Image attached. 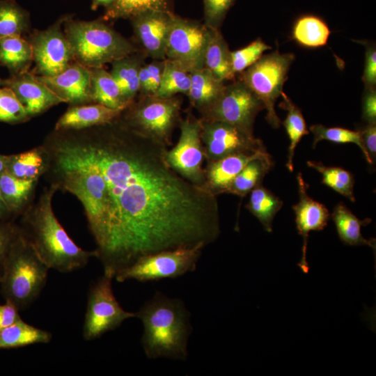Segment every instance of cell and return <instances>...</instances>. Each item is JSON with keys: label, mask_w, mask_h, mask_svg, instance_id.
I'll use <instances>...</instances> for the list:
<instances>
[{"label": "cell", "mask_w": 376, "mask_h": 376, "mask_svg": "<svg viewBox=\"0 0 376 376\" xmlns=\"http://www.w3.org/2000/svg\"><path fill=\"white\" fill-rule=\"evenodd\" d=\"M63 24L75 61L88 68L103 67L141 50L102 19L81 21L69 15Z\"/></svg>", "instance_id": "obj_5"}, {"label": "cell", "mask_w": 376, "mask_h": 376, "mask_svg": "<svg viewBox=\"0 0 376 376\" xmlns=\"http://www.w3.org/2000/svg\"><path fill=\"white\" fill-rule=\"evenodd\" d=\"M171 0H116L105 9L102 19H130L150 10L171 11ZM172 12V11H171Z\"/></svg>", "instance_id": "obj_35"}, {"label": "cell", "mask_w": 376, "mask_h": 376, "mask_svg": "<svg viewBox=\"0 0 376 376\" xmlns=\"http://www.w3.org/2000/svg\"><path fill=\"white\" fill-rule=\"evenodd\" d=\"M165 60H152L150 63H146V67L150 79V90L152 95L157 93L163 74Z\"/></svg>", "instance_id": "obj_46"}, {"label": "cell", "mask_w": 376, "mask_h": 376, "mask_svg": "<svg viewBox=\"0 0 376 376\" xmlns=\"http://www.w3.org/2000/svg\"><path fill=\"white\" fill-rule=\"evenodd\" d=\"M36 180L18 178L7 171L0 176V193L9 212H18L29 201Z\"/></svg>", "instance_id": "obj_32"}, {"label": "cell", "mask_w": 376, "mask_h": 376, "mask_svg": "<svg viewBox=\"0 0 376 376\" xmlns=\"http://www.w3.org/2000/svg\"><path fill=\"white\" fill-rule=\"evenodd\" d=\"M48 151L42 147L8 156L6 171L24 180H36L42 174L48 163Z\"/></svg>", "instance_id": "obj_28"}, {"label": "cell", "mask_w": 376, "mask_h": 376, "mask_svg": "<svg viewBox=\"0 0 376 376\" xmlns=\"http://www.w3.org/2000/svg\"><path fill=\"white\" fill-rule=\"evenodd\" d=\"M295 59L292 53L275 51L263 55L242 73L240 79L260 100L266 109V120L273 127L281 121L275 111V102L283 92L290 65Z\"/></svg>", "instance_id": "obj_7"}, {"label": "cell", "mask_w": 376, "mask_h": 376, "mask_svg": "<svg viewBox=\"0 0 376 376\" xmlns=\"http://www.w3.org/2000/svg\"><path fill=\"white\" fill-rule=\"evenodd\" d=\"M167 147L119 117L88 136L58 143L53 170L81 203L104 274L113 277L139 258L203 246L220 234L217 196L174 171Z\"/></svg>", "instance_id": "obj_1"}, {"label": "cell", "mask_w": 376, "mask_h": 376, "mask_svg": "<svg viewBox=\"0 0 376 376\" xmlns=\"http://www.w3.org/2000/svg\"><path fill=\"white\" fill-rule=\"evenodd\" d=\"M299 200L292 206L298 233L303 238L301 258L297 265L304 273H308L309 266L306 260L308 234L313 230H322L330 219V213L325 205L311 198L307 192L308 185L301 173L297 176Z\"/></svg>", "instance_id": "obj_16"}, {"label": "cell", "mask_w": 376, "mask_h": 376, "mask_svg": "<svg viewBox=\"0 0 376 376\" xmlns=\"http://www.w3.org/2000/svg\"><path fill=\"white\" fill-rule=\"evenodd\" d=\"M29 119L13 91L5 86L0 87V122L15 124Z\"/></svg>", "instance_id": "obj_40"}, {"label": "cell", "mask_w": 376, "mask_h": 376, "mask_svg": "<svg viewBox=\"0 0 376 376\" xmlns=\"http://www.w3.org/2000/svg\"><path fill=\"white\" fill-rule=\"evenodd\" d=\"M19 233V228L10 224L0 222V278L9 249Z\"/></svg>", "instance_id": "obj_42"}, {"label": "cell", "mask_w": 376, "mask_h": 376, "mask_svg": "<svg viewBox=\"0 0 376 376\" xmlns=\"http://www.w3.org/2000/svg\"><path fill=\"white\" fill-rule=\"evenodd\" d=\"M49 269L19 229L0 278L1 295L19 311L26 308L40 295Z\"/></svg>", "instance_id": "obj_4"}, {"label": "cell", "mask_w": 376, "mask_h": 376, "mask_svg": "<svg viewBox=\"0 0 376 376\" xmlns=\"http://www.w3.org/2000/svg\"><path fill=\"white\" fill-rule=\"evenodd\" d=\"M135 314L143 324L141 343L148 359H187L192 327L182 300L157 291Z\"/></svg>", "instance_id": "obj_3"}, {"label": "cell", "mask_w": 376, "mask_h": 376, "mask_svg": "<svg viewBox=\"0 0 376 376\" xmlns=\"http://www.w3.org/2000/svg\"><path fill=\"white\" fill-rule=\"evenodd\" d=\"M331 31L320 18L306 15L298 19L292 29L293 39L301 46L315 48L325 45Z\"/></svg>", "instance_id": "obj_33"}, {"label": "cell", "mask_w": 376, "mask_h": 376, "mask_svg": "<svg viewBox=\"0 0 376 376\" xmlns=\"http://www.w3.org/2000/svg\"><path fill=\"white\" fill-rule=\"evenodd\" d=\"M52 334L27 324L20 318L0 330V349H11L38 343H48Z\"/></svg>", "instance_id": "obj_27"}, {"label": "cell", "mask_w": 376, "mask_h": 376, "mask_svg": "<svg viewBox=\"0 0 376 376\" xmlns=\"http://www.w3.org/2000/svg\"><path fill=\"white\" fill-rule=\"evenodd\" d=\"M191 84L187 96L191 105L201 113L219 97L225 84L206 68L190 72Z\"/></svg>", "instance_id": "obj_24"}, {"label": "cell", "mask_w": 376, "mask_h": 376, "mask_svg": "<svg viewBox=\"0 0 376 376\" xmlns=\"http://www.w3.org/2000/svg\"><path fill=\"white\" fill-rule=\"evenodd\" d=\"M36 77L70 106L93 102L91 68L77 61L56 75Z\"/></svg>", "instance_id": "obj_17"}, {"label": "cell", "mask_w": 376, "mask_h": 376, "mask_svg": "<svg viewBox=\"0 0 376 376\" xmlns=\"http://www.w3.org/2000/svg\"><path fill=\"white\" fill-rule=\"evenodd\" d=\"M173 15L171 11L150 10L130 19L139 49L152 60L166 59Z\"/></svg>", "instance_id": "obj_15"}, {"label": "cell", "mask_w": 376, "mask_h": 376, "mask_svg": "<svg viewBox=\"0 0 376 376\" xmlns=\"http://www.w3.org/2000/svg\"><path fill=\"white\" fill-rule=\"evenodd\" d=\"M113 277L103 274L91 287L83 327L86 340H93L118 327L135 313L125 311L112 289Z\"/></svg>", "instance_id": "obj_9"}, {"label": "cell", "mask_w": 376, "mask_h": 376, "mask_svg": "<svg viewBox=\"0 0 376 376\" xmlns=\"http://www.w3.org/2000/svg\"><path fill=\"white\" fill-rule=\"evenodd\" d=\"M5 83V79L0 78V87L3 86Z\"/></svg>", "instance_id": "obj_51"}, {"label": "cell", "mask_w": 376, "mask_h": 376, "mask_svg": "<svg viewBox=\"0 0 376 376\" xmlns=\"http://www.w3.org/2000/svg\"><path fill=\"white\" fill-rule=\"evenodd\" d=\"M57 189L54 184L43 192L36 205L24 215L19 229L49 269L68 273L85 267L96 252L78 246L58 221L52 205Z\"/></svg>", "instance_id": "obj_2"}, {"label": "cell", "mask_w": 376, "mask_h": 376, "mask_svg": "<svg viewBox=\"0 0 376 376\" xmlns=\"http://www.w3.org/2000/svg\"><path fill=\"white\" fill-rule=\"evenodd\" d=\"M235 0H203L205 25L219 29Z\"/></svg>", "instance_id": "obj_41"}, {"label": "cell", "mask_w": 376, "mask_h": 376, "mask_svg": "<svg viewBox=\"0 0 376 376\" xmlns=\"http://www.w3.org/2000/svg\"><path fill=\"white\" fill-rule=\"evenodd\" d=\"M272 49L260 39H257L248 45L231 52V67L233 73L236 75L242 73L249 67L256 63L263 53Z\"/></svg>", "instance_id": "obj_39"}, {"label": "cell", "mask_w": 376, "mask_h": 376, "mask_svg": "<svg viewBox=\"0 0 376 376\" xmlns=\"http://www.w3.org/2000/svg\"><path fill=\"white\" fill-rule=\"evenodd\" d=\"M203 249L201 246L178 248L142 256L118 271L114 279L118 282H147L181 276L196 269Z\"/></svg>", "instance_id": "obj_8"}, {"label": "cell", "mask_w": 376, "mask_h": 376, "mask_svg": "<svg viewBox=\"0 0 376 376\" xmlns=\"http://www.w3.org/2000/svg\"><path fill=\"white\" fill-rule=\"evenodd\" d=\"M8 156L0 155V176L6 171Z\"/></svg>", "instance_id": "obj_50"}, {"label": "cell", "mask_w": 376, "mask_h": 376, "mask_svg": "<svg viewBox=\"0 0 376 376\" xmlns=\"http://www.w3.org/2000/svg\"><path fill=\"white\" fill-rule=\"evenodd\" d=\"M365 65L362 80L365 88H374L376 85V49L373 45H366Z\"/></svg>", "instance_id": "obj_43"}, {"label": "cell", "mask_w": 376, "mask_h": 376, "mask_svg": "<svg viewBox=\"0 0 376 376\" xmlns=\"http://www.w3.org/2000/svg\"><path fill=\"white\" fill-rule=\"evenodd\" d=\"M283 205L280 198L260 185L250 191L246 208L258 219L267 232L271 233L274 217Z\"/></svg>", "instance_id": "obj_30"}, {"label": "cell", "mask_w": 376, "mask_h": 376, "mask_svg": "<svg viewBox=\"0 0 376 376\" xmlns=\"http://www.w3.org/2000/svg\"><path fill=\"white\" fill-rule=\"evenodd\" d=\"M182 101L175 96H140L123 111L120 118L131 129L169 146L180 121Z\"/></svg>", "instance_id": "obj_6"}, {"label": "cell", "mask_w": 376, "mask_h": 376, "mask_svg": "<svg viewBox=\"0 0 376 376\" xmlns=\"http://www.w3.org/2000/svg\"><path fill=\"white\" fill-rule=\"evenodd\" d=\"M91 71L93 102L120 111L129 107L110 72L103 67L91 68Z\"/></svg>", "instance_id": "obj_26"}, {"label": "cell", "mask_w": 376, "mask_h": 376, "mask_svg": "<svg viewBox=\"0 0 376 376\" xmlns=\"http://www.w3.org/2000/svg\"><path fill=\"white\" fill-rule=\"evenodd\" d=\"M308 167L318 171L322 177V182L335 191L355 202L353 175L340 167L327 166L321 162L308 161Z\"/></svg>", "instance_id": "obj_37"}, {"label": "cell", "mask_w": 376, "mask_h": 376, "mask_svg": "<svg viewBox=\"0 0 376 376\" xmlns=\"http://www.w3.org/2000/svg\"><path fill=\"white\" fill-rule=\"evenodd\" d=\"M147 57L142 50H139L111 63L110 73L128 106L134 101L139 92V70Z\"/></svg>", "instance_id": "obj_21"}, {"label": "cell", "mask_w": 376, "mask_h": 376, "mask_svg": "<svg viewBox=\"0 0 376 376\" xmlns=\"http://www.w3.org/2000/svg\"><path fill=\"white\" fill-rule=\"evenodd\" d=\"M19 310L10 302L0 304V330L21 318Z\"/></svg>", "instance_id": "obj_47"}, {"label": "cell", "mask_w": 376, "mask_h": 376, "mask_svg": "<svg viewBox=\"0 0 376 376\" xmlns=\"http://www.w3.org/2000/svg\"><path fill=\"white\" fill-rule=\"evenodd\" d=\"M10 212L3 202L1 193H0V219H2L4 218L6 214Z\"/></svg>", "instance_id": "obj_49"}, {"label": "cell", "mask_w": 376, "mask_h": 376, "mask_svg": "<svg viewBox=\"0 0 376 376\" xmlns=\"http://www.w3.org/2000/svg\"><path fill=\"white\" fill-rule=\"evenodd\" d=\"M4 86L13 91L30 118L64 102L29 70L11 75Z\"/></svg>", "instance_id": "obj_18"}, {"label": "cell", "mask_w": 376, "mask_h": 376, "mask_svg": "<svg viewBox=\"0 0 376 376\" xmlns=\"http://www.w3.org/2000/svg\"><path fill=\"white\" fill-rule=\"evenodd\" d=\"M180 137L176 145L167 150L166 159L171 167L190 182L204 187L205 159V150L201 141V120L187 115L179 123Z\"/></svg>", "instance_id": "obj_13"}, {"label": "cell", "mask_w": 376, "mask_h": 376, "mask_svg": "<svg viewBox=\"0 0 376 376\" xmlns=\"http://www.w3.org/2000/svg\"><path fill=\"white\" fill-rule=\"evenodd\" d=\"M310 131L313 134V148H315L318 142L323 140L336 143H352L359 146L368 163L372 164L364 148L359 130L354 131L337 127H328L320 124H316L310 127Z\"/></svg>", "instance_id": "obj_38"}, {"label": "cell", "mask_w": 376, "mask_h": 376, "mask_svg": "<svg viewBox=\"0 0 376 376\" xmlns=\"http://www.w3.org/2000/svg\"><path fill=\"white\" fill-rule=\"evenodd\" d=\"M33 60L32 47L22 36L0 38V65L13 75L28 71Z\"/></svg>", "instance_id": "obj_25"}, {"label": "cell", "mask_w": 376, "mask_h": 376, "mask_svg": "<svg viewBox=\"0 0 376 376\" xmlns=\"http://www.w3.org/2000/svg\"><path fill=\"white\" fill-rule=\"evenodd\" d=\"M267 151L238 152L207 162L204 186L215 196L227 194L235 178L251 160L267 154Z\"/></svg>", "instance_id": "obj_19"}, {"label": "cell", "mask_w": 376, "mask_h": 376, "mask_svg": "<svg viewBox=\"0 0 376 376\" xmlns=\"http://www.w3.org/2000/svg\"><path fill=\"white\" fill-rule=\"evenodd\" d=\"M362 118L367 124H376V91L366 88L362 100Z\"/></svg>", "instance_id": "obj_44"}, {"label": "cell", "mask_w": 376, "mask_h": 376, "mask_svg": "<svg viewBox=\"0 0 376 376\" xmlns=\"http://www.w3.org/2000/svg\"><path fill=\"white\" fill-rule=\"evenodd\" d=\"M339 239L343 243L350 246L366 245L375 251V239L367 240L361 233V227L371 222V219H359L345 205H336L331 215Z\"/></svg>", "instance_id": "obj_23"}, {"label": "cell", "mask_w": 376, "mask_h": 376, "mask_svg": "<svg viewBox=\"0 0 376 376\" xmlns=\"http://www.w3.org/2000/svg\"><path fill=\"white\" fill-rule=\"evenodd\" d=\"M230 53L231 51L219 29L210 28L203 68L222 82L233 80L235 77L232 70Z\"/></svg>", "instance_id": "obj_22"}, {"label": "cell", "mask_w": 376, "mask_h": 376, "mask_svg": "<svg viewBox=\"0 0 376 376\" xmlns=\"http://www.w3.org/2000/svg\"><path fill=\"white\" fill-rule=\"evenodd\" d=\"M273 164V160L269 153L251 160L233 180L227 194L242 198L245 196L253 189L262 185L263 179Z\"/></svg>", "instance_id": "obj_29"}, {"label": "cell", "mask_w": 376, "mask_h": 376, "mask_svg": "<svg viewBox=\"0 0 376 376\" xmlns=\"http://www.w3.org/2000/svg\"><path fill=\"white\" fill-rule=\"evenodd\" d=\"M281 96L282 97V102L280 103L279 107L287 111V116L283 122V125L285 128L290 141L286 167L289 171L292 172L294 170L293 157L295 148L303 136L308 134L309 132L307 130L304 118L299 108L283 92L281 93Z\"/></svg>", "instance_id": "obj_31"}, {"label": "cell", "mask_w": 376, "mask_h": 376, "mask_svg": "<svg viewBox=\"0 0 376 376\" xmlns=\"http://www.w3.org/2000/svg\"><path fill=\"white\" fill-rule=\"evenodd\" d=\"M30 26L29 13L15 0H0V38L22 36Z\"/></svg>", "instance_id": "obj_34"}, {"label": "cell", "mask_w": 376, "mask_h": 376, "mask_svg": "<svg viewBox=\"0 0 376 376\" xmlns=\"http://www.w3.org/2000/svg\"><path fill=\"white\" fill-rule=\"evenodd\" d=\"M201 120V136L207 162L238 152L267 150L253 134L224 122Z\"/></svg>", "instance_id": "obj_14"}, {"label": "cell", "mask_w": 376, "mask_h": 376, "mask_svg": "<svg viewBox=\"0 0 376 376\" xmlns=\"http://www.w3.org/2000/svg\"><path fill=\"white\" fill-rule=\"evenodd\" d=\"M209 35L210 28L206 25L173 14L166 59L178 63L189 72L203 68Z\"/></svg>", "instance_id": "obj_11"}, {"label": "cell", "mask_w": 376, "mask_h": 376, "mask_svg": "<svg viewBox=\"0 0 376 376\" xmlns=\"http://www.w3.org/2000/svg\"><path fill=\"white\" fill-rule=\"evenodd\" d=\"M116 0H91V8L93 10L97 9L100 6L106 8L110 7Z\"/></svg>", "instance_id": "obj_48"}, {"label": "cell", "mask_w": 376, "mask_h": 376, "mask_svg": "<svg viewBox=\"0 0 376 376\" xmlns=\"http://www.w3.org/2000/svg\"><path fill=\"white\" fill-rule=\"evenodd\" d=\"M359 132L366 152L373 164L376 158V124H367Z\"/></svg>", "instance_id": "obj_45"}, {"label": "cell", "mask_w": 376, "mask_h": 376, "mask_svg": "<svg viewBox=\"0 0 376 376\" xmlns=\"http://www.w3.org/2000/svg\"><path fill=\"white\" fill-rule=\"evenodd\" d=\"M264 109L260 100L238 79L225 85L219 97L207 109L200 113L204 121H220L253 134L257 114Z\"/></svg>", "instance_id": "obj_10"}, {"label": "cell", "mask_w": 376, "mask_h": 376, "mask_svg": "<svg viewBox=\"0 0 376 376\" xmlns=\"http://www.w3.org/2000/svg\"><path fill=\"white\" fill-rule=\"evenodd\" d=\"M122 112L97 103L70 106L58 120L55 130H81L106 125L118 119Z\"/></svg>", "instance_id": "obj_20"}, {"label": "cell", "mask_w": 376, "mask_h": 376, "mask_svg": "<svg viewBox=\"0 0 376 376\" xmlns=\"http://www.w3.org/2000/svg\"><path fill=\"white\" fill-rule=\"evenodd\" d=\"M191 84L190 72L178 63L165 59L164 71L155 96L169 97L182 93L187 95Z\"/></svg>", "instance_id": "obj_36"}, {"label": "cell", "mask_w": 376, "mask_h": 376, "mask_svg": "<svg viewBox=\"0 0 376 376\" xmlns=\"http://www.w3.org/2000/svg\"><path fill=\"white\" fill-rule=\"evenodd\" d=\"M69 15H62L47 29L36 30L30 35L28 40L33 51L34 75L54 76L75 61L70 44L61 29Z\"/></svg>", "instance_id": "obj_12"}]
</instances>
